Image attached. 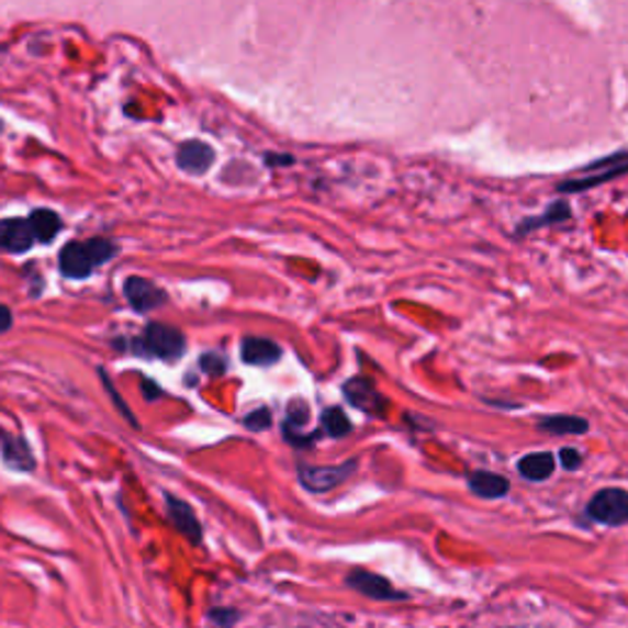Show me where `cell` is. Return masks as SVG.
I'll use <instances>...</instances> for the list:
<instances>
[{"mask_svg": "<svg viewBox=\"0 0 628 628\" xmlns=\"http://www.w3.org/2000/svg\"><path fill=\"white\" fill-rule=\"evenodd\" d=\"M538 430L550 435H584L590 430V423L577 415H554L538 420Z\"/></svg>", "mask_w": 628, "mask_h": 628, "instance_id": "obj_17", "label": "cell"}, {"mask_svg": "<svg viewBox=\"0 0 628 628\" xmlns=\"http://www.w3.org/2000/svg\"><path fill=\"white\" fill-rule=\"evenodd\" d=\"M356 469V462L347 464H337V467H312V464H302L300 467V481L302 486L310 489L312 494H324V491L337 489L339 484H344Z\"/></svg>", "mask_w": 628, "mask_h": 628, "instance_id": "obj_5", "label": "cell"}, {"mask_svg": "<svg viewBox=\"0 0 628 628\" xmlns=\"http://www.w3.org/2000/svg\"><path fill=\"white\" fill-rule=\"evenodd\" d=\"M165 506H167V518L172 520V526L180 530L182 536L190 538L194 546H197V542H202V526H199L194 511L187 506L184 501L167 494L165 496Z\"/></svg>", "mask_w": 628, "mask_h": 628, "instance_id": "obj_10", "label": "cell"}, {"mask_svg": "<svg viewBox=\"0 0 628 628\" xmlns=\"http://www.w3.org/2000/svg\"><path fill=\"white\" fill-rule=\"evenodd\" d=\"M471 494L479 498H504L508 494V481L491 471H471L467 476Z\"/></svg>", "mask_w": 628, "mask_h": 628, "instance_id": "obj_13", "label": "cell"}, {"mask_svg": "<svg viewBox=\"0 0 628 628\" xmlns=\"http://www.w3.org/2000/svg\"><path fill=\"white\" fill-rule=\"evenodd\" d=\"M35 244V232L30 218H3L0 222V248L10 254H25Z\"/></svg>", "mask_w": 628, "mask_h": 628, "instance_id": "obj_8", "label": "cell"}, {"mask_svg": "<svg viewBox=\"0 0 628 628\" xmlns=\"http://www.w3.org/2000/svg\"><path fill=\"white\" fill-rule=\"evenodd\" d=\"M214 162V150L202 141H190L177 150V165L190 175H204Z\"/></svg>", "mask_w": 628, "mask_h": 628, "instance_id": "obj_11", "label": "cell"}, {"mask_svg": "<svg viewBox=\"0 0 628 628\" xmlns=\"http://www.w3.org/2000/svg\"><path fill=\"white\" fill-rule=\"evenodd\" d=\"M344 395H347V401L359 407V411L375 415V417H383L385 413V401L381 397V393L373 389L371 381L366 379H354L347 385H344Z\"/></svg>", "mask_w": 628, "mask_h": 628, "instance_id": "obj_9", "label": "cell"}, {"mask_svg": "<svg viewBox=\"0 0 628 628\" xmlns=\"http://www.w3.org/2000/svg\"><path fill=\"white\" fill-rule=\"evenodd\" d=\"M347 584L351 590H356L359 594L369 596V599H375V602H403V599H407V594L397 592L389 580L381 577V574H373L369 570L349 572Z\"/></svg>", "mask_w": 628, "mask_h": 628, "instance_id": "obj_6", "label": "cell"}, {"mask_svg": "<svg viewBox=\"0 0 628 628\" xmlns=\"http://www.w3.org/2000/svg\"><path fill=\"white\" fill-rule=\"evenodd\" d=\"M202 369L206 373H212V375H222L224 369H226V361L222 359V356H216V354H206L204 359H202Z\"/></svg>", "mask_w": 628, "mask_h": 628, "instance_id": "obj_21", "label": "cell"}, {"mask_svg": "<svg viewBox=\"0 0 628 628\" xmlns=\"http://www.w3.org/2000/svg\"><path fill=\"white\" fill-rule=\"evenodd\" d=\"M322 425L332 437H347L351 433V420L344 415L341 407H329V411L322 415Z\"/></svg>", "mask_w": 628, "mask_h": 628, "instance_id": "obj_19", "label": "cell"}, {"mask_svg": "<svg viewBox=\"0 0 628 628\" xmlns=\"http://www.w3.org/2000/svg\"><path fill=\"white\" fill-rule=\"evenodd\" d=\"M13 327V312H10L5 305H0V334L8 332Z\"/></svg>", "mask_w": 628, "mask_h": 628, "instance_id": "obj_24", "label": "cell"}, {"mask_svg": "<svg viewBox=\"0 0 628 628\" xmlns=\"http://www.w3.org/2000/svg\"><path fill=\"white\" fill-rule=\"evenodd\" d=\"M621 175H628V150H619L614 155H604L599 160H594L582 170L580 177H572V180H564L558 184V192L572 194L582 190H592V187H599L604 182L619 180Z\"/></svg>", "mask_w": 628, "mask_h": 628, "instance_id": "obj_3", "label": "cell"}, {"mask_svg": "<svg viewBox=\"0 0 628 628\" xmlns=\"http://www.w3.org/2000/svg\"><path fill=\"white\" fill-rule=\"evenodd\" d=\"M282 349L273 339L263 337H246L240 341V359L250 366H273L280 361Z\"/></svg>", "mask_w": 628, "mask_h": 628, "instance_id": "obj_12", "label": "cell"}, {"mask_svg": "<svg viewBox=\"0 0 628 628\" xmlns=\"http://www.w3.org/2000/svg\"><path fill=\"white\" fill-rule=\"evenodd\" d=\"M3 462L18 471H33L35 459L23 437L3 435Z\"/></svg>", "mask_w": 628, "mask_h": 628, "instance_id": "obj_14", "label": "cell"}, {"mask_svg": "<svg viewBox=\"0 0 628 628\" xmlns=\"http://www.w3.org/2000/svg\"><path fill=\"white\" fill-rule=\"evenodd\" d=\"M116 244L109 238H91V240H71L59 254V268L67 278L81 280L87 278L91 270L109 263L116 256Z\"/></svg>", "mask_w": 628, "mask_h": 628, "instance_id": "obj_1", "label": "cell"}, {"mask_svg": "<svg viewBox=\"0 0 628 628\" xmlns=\"http://www.w3.org/2000/svg\"><path fill=\"white\" fill-rule=\"evenodd\" d=\"M587 516L602 526H624L628 523V491L626 489H602L594 494L587 506Z\"/></svg>", "mask_w": 628, "mask_h": 628, "instance_id": "obj_4", "label": "cell"}, {"mask_svg": "<svg viewBox=\"0 0 628 628\" xmlns=\"http://www.w3.org/2000/svg\"><path fill=\"white\" fill-rule=\"evenodd\" d=\"M560 462L564 469L574 471V469H580V464H582V455L577 452V449L564 447V449H560Z\"/></svg>", "mask_w": 628, "mask_h": 628, "instance_id": "obj_22", "label": "cell"}, {"mask_svg": "<svg viewBox=\"0 0 628 628\" xmlns=\"http://www.w3.org/2000/svg\"><path fill=\"white\" fill-rule=\"evenodd\" d=\"M131 349L138 356H145V359L177 361V359H182L187 341L180 329L167 327V324H160V322H153L143 329L138 339L131 341Z\"/></svg>", "mask_w": 628, "mask_h": 628, "instance_id": "obj_2", "label": "cell"}, {"mask_svg": "<svg viewBox=\"0 0 628 628\" xmlns=\"http://www.w3.org/2000/svg\"><path fill=\"white\" fill-rule=\"evenodd\" d=\"M554 471V457L550 452L526 455L518 462V474L528 481H546Z\"/></svg>", "mask_w": 628, "mask_h": 628, "instance_id": "obj_15", "label": "cell"}, {"mask_svg": "<svg viewBox=\"0 0 628 628\" xmlns=\"http://www.w3.org/2000/svg\"><path fill=\"white\" fill-rule=\"evenodd\" d=\"M209 619H212L218 626H232V624L238 621V614L232 612V609H212V612H209Z\"/></svg>", "mask_w": 628, "mask_h": 628, "instance_id": "obj_23", "label": "cell"}, {"mask_svg": "<svg viewBox=\"0 0 628 628\" xmlns=\"http://www.w3.org/2000/svg\"><path fill=\"white\" fill-rule=\"evenodd\" d=\"M123 292H125V300L131 302V307L135 312H153L157 307H162L167 302V292L141 276H131L128 280H125Z\"/></svg>", "mask_w": 628, "mask_h": 628, "instance_id": "obj_7", "label": "cell"}, {"mask_svg": "<svg viewBox=\"0 0 628 628\" xmlns=\"http://www.w3.org/2000/svg\"><path fill=\"white\" fill-rule=\"evenodd\" d=\"M572 216V209L568 202H554L550 209H546L540 216H528L526 222H523L518 228H516V234L523 236V234H528V232H536V228H542V226H552V224H560V222H568V218Z\"/></svg>", "mask_w": 628, "mask_h": 628, "instance_id": "obj_16", "label": "cell"}, {"mask_svg": "<svg viewBox=\"0 0 628 628\" xmlns=\"http://www.w3.org/2000/svg\"><path fill=\"white\" fill-rule=\"evenodd\" d=\"M30 226H33L35 238L42 240V244H49V240L61 232L59 216L49 212V209H35V212L30 214Z\"/></svg>", "mask_w": 628, "mask_h": 628, "instance_id": "obj_18", "label": "cell"}, {"mask_svg": "<svg viewBox=\"0 0 628 628\" xmlns=\"http://www.w3.org/2000/svg\"><path fill=\"white\" fill-rule=\"evenodd\" d=\"M268 425H270V411H268V407H260V411L250 413L246 417V427H250V430H254V433L266 430Z\"/></svg>", "mask_w": 628, "mask_h": 628, "instance_id": "obj_20", "label": "cell"}]
</instances>
